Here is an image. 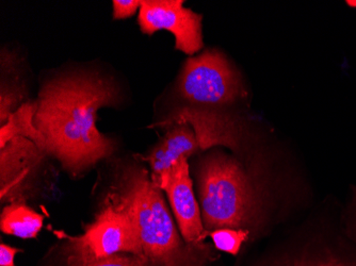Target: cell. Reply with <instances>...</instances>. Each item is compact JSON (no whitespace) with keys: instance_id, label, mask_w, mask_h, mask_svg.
Segmentation results:
<instances>
[{"instance_id":"1","label":"cell","mask_w":356,"mask_h":266,"mask_svg":"<svg viewBox=\"0 0 356 266\" xmlns=\"http://www.w3.org/2000/svg\"><path fill=\"white\" fill-rule=\"evenodd\" d=\"M119 91L99 73H74L48 80L38 96L35 125L42 151L57 159L73 177L115 151V143L96 127L97 112L115 106Z\"/></svg>"},{"instance_id":"2","label":"cell","mask_w":356,"mask_h":266,"mask_svg":"<svg viewBox=\"0 0 356 266\" xmlns=\"http://www.w3.org/2000/svg\"><path fill=\"white\" fill-rule=\"evenodd\" d=\"M163 192L147 169L123 164L115 171L105 199L131 217L152 266H207L213 249L204 251L184 240Z\"/></svg>"},{"instance_id":"3","label":"cell","mask_w":356,"mask_h":266,"mask_svg":"<svg viewBox=\"0 0 356 266\" xmlns=\"http://www.w3.org/2000/svg\"><path fill=\"white\" fill-rule=\"evenodd\" d=\"M197 190L203 225L208 232L221 228L249 230L261 213L257 189L236 158L209 153L197 169Z\"/></svg>"},{"instance_id":"4","label":"cell","mask_w":356,"mask_h":266,"mask_svg":"<svg viewBox=\"0 0 356 266\" xmlns=\"http://www.w3.org/2000/svg\"><path fill=\"white\" fill-rule=\"evenodd\" d=\"M67 266L83 265L122 253L143 255L137 229L126 212L105 199L92 223L76 237L63 235Z\"/></svg>"},{"instance_id":"5","label":"cell","mask_w":356,"mask_h":266,"mask_svg":"<svg viewBox=\"0 0 356 266\" xmlns=\"http://www.w3.org/2000/svg\"><path fill=\"white\" fill-rule=\"evenodd\" d=\"M178 92L195 105L224 106L243 96V85L227 58L209 49L185 62L178 78Z\"/></svg>"},{"instance_id":"6","label":"cell","mask_w":356,"mask_h":266,"mask_svg":"<svg viewBox=\"0 0 356 266\" xmlns=\"http://www.w3.org/2000/svg\"><path fill=\"white\" fill-rule=\"evenodd\" d=\"M45 151L26 138H14L0 147V201L1 205L27 203L41 188Z\"/></svg>"},{"instance_id":"7","label":"cell","mask_w":356,"mask_h":266,"mask_svg":"<svg viewBox=\"0 0 356 266\" xmlns=\"http://www.w3.org/2000/svg\"><path fill=\"white\" fill-rule=\"evenodd\" d=\"M203 15L184 7L183 0H142L138 24L144 35L171 32L177 51L193 56L202 51Z\"/></svg>"},{"instance_id":"8","label":"cell","mask_w":356,"mask_h":266,"mask_svg":"<svg viewBox=\"0 0 356 266\" xmlns=\"http://www.w3.org/2000/svg\"><path fill=\"white\" fill-rule=\"evenodd\" d=\"M159 189L165 192L169 198L170 206L184 240L200 249H213L205 243L209 232L204 227L201 208L194 195L188 159L179 160L172 167L160 182Z\"/></svg>"},{"instance_id":"9","label":"cell","mask_w":356,"mask_h":266,"mask_svg":"<svg viewBox=\"0 0 356 266\" xmlns=\"http://www.w3.org/2000/svg\"><path fill=\"white\" fill-rule=\"evenodd\" d=\"M199 149L201 148L193 128L187 123H176L145 158L154 183L159 188L163 178L179 160L189 159Z\"/></svg>"},{"instance_id":"10","label":"cell","mask_w":356,"mask_h":266,"mask_svg":"<svg viewBox=\"0 0 356 266\" xmlns=\"http://www.w3.org/2000/svg\"><path fill=\"white\" fill-rule=\"evenodd\" d=\"M175 123H187L193 127L200 148L205 151L215 146H226L234 151L240 147V131L238 126L231 119H222L220 116L213 117L203 115V112L197 109H184Z\"/></svg>"},{"instance_id":"11","label":"cell","mask_w":356,"mask_h":266,"mask_svg":"<svg viewBox=\"0 0 356 266\" xmlns=\"http://www.w3.org/2000/svg\"><path fill=\"white\" fill-rule=\"evenodd\" d=\"M44 216L27 205L12 203L6 205L0 214V229L6 235L35 239L43 228Z\"/></svg>"},{"instance_id":"12","label":"cell","mask_w":356,"mask_h":266,"mask_svg":"<svg viewBox=\"0 0 356 266\" xmlns=\"http://www.w3.org/2000/svg\"><path fill=\"white\" fill-rule=\"evenodd\" d=\"M37 109V101H27L10 116L5 125L0 127V147L14 138L22 137L31 140L42 149L43 137L35 125Z\"/></svg>"},{"instance_id":"13","label":"cell","mask_w":356,"mask_h":266,"mask_svg":"<svg viewBox=\"0 0 356 266\" xmlns=\"http://www.w3.org/2000/svg\"><path fill=\"white\" fill-rule=\"evenodd\" d=\"M281 266H356V257L329 247L304 253Z\"/></svg>"},{"instance_id":"14","label":"cell","mask_w":356,"mask_h":266,"mask_svg":"<svg viewBox=\"0 0 356 266\" xmlns=\"http://www.w3.org/2000/svg\"><path fill=\"white\" fill-rule=\"evenodd\" d=\"M249 230L221 228L209 232L213 245L218 251H224L229 255L237 256L242 244L249 238Z\"/></svg>"},{"instance_id":"15","label":"cell","mask_w":356,"mask_h":266,"mask_svg":"<svg viewBox=\"0 0 356 266\" xmlns=\"http://www.w3.org/2000/svg\"><path fill=\"white\" fill-rule=\"evenodd\" d=\"M77 266H152V264L144 255L122 253V255L113 256L107 259Z\"/></svg>"},{"instance_id":"16","label":"cell","mask_w":356,"mask_h":266,"mask_svg":"<svg viewBox=\"0 0 356 266\" xmlns=\"http://www.w3.org/2000/svg\"><path fill=\"white\" fill-rule=\"evenodd\" d=\"M140 0H115L113 1V19L121 21V19H129L139 12L141 8Z\"/></svg>"},{"instance_id":"17","label":"cell","mask_w":356,"mask_h":266,"mask_svg":"<svg viewBox=\"0 0 356 266\" xmlns=\"http://www.w3.org/2000/svg\"><path fill=\"white\" fill-rule=\"evenodd\" d=\"M22 251L19 248L1 243L0 245V266H16L15 257Z\"/></svg>"},{"instance_id":"18","label":"cell","mask_w":356,"mask_h":266,"mask_svg":"<svg viewBox=\"0 0 356 266\" xmlns=\"http://www.w3.org/2000/svg\"><path fill=\"white\" fill-rule=\"evenodd\" d=\"M348 233L356 243V190L353 191V201L351 205V217L348 222Z\"/></svg>"},{"instance_id":"19","label":"cell","mask_w":356,"mask_h":266,"mask_svg":"<svg viewBox=\"0 0 356 266\" xmlns=\"http://www.w3.org/2000/svg\"><path fill=\"white\" fill-rule=\"evenodd\" d=\"M346 3H347L349 7L356 8V0H348Z\"/></svg>"}]
</instances>
